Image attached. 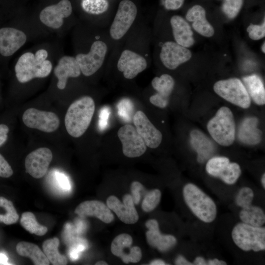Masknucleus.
Wrapping results in <instances>:
<instances>
[{
    "instance_id": "nucleus-1",
    "label": "nucleus",
    "mask_w": 265,
    "mask_h": 265,
    "mask_svg": "<svg viewBox=\"0 0 265 265\" xmlns=\"http://www.w3.org/2000/svg\"><path fill=\"white\" fill-rule=\"evenodd\" d=\"M95 108L93 99L84 96L72 103L64 118L68 133L76 138L82 135L90 125Z\"/></svg>"
},
{
    "instance_id": "nucleus-2",
    "label": "nucleus",
    "mask_w": 265,
    "mask_h": 265,
    "mask_svg": "<svg viewBox=\"0 0 265 265\" xmlns=\"http://www.w3.org/2000/svg\"><path fill=\"white\" fill-rule=\"evenodd\" d=\"M48 52L44 49L38 50L35 54L27 52L18 59L14 70L17 80L26 83L34 78L47 77L52 70V64L47 60Z\"/></svg>"
},
{
    "instance_id": "nucleus-3",
    "label": "nucleus",
    "mask_w": 265,
    "mask_h": 265,
    "mask_svg": "<svg viewBox=\"0 0 265 265\" xmlns=\"http://www.w3.org/2000/svg\"><path fill=\"white\" fill-rule=\"evenodd\" d=\"M185 201L200 220L211 223L215 218L216 206L214 201L195 185L188 183L183 188Z\"/></svg>"
},
{
    "instance_id": "nucleus-4",
    "label": "nucleus",
    "mask_w": 265,
    "mask_h": 265,
    "mask_svg": "<svg viewBox=\"0 0 265 265\" xmlns=\"http://www.w3.org/2000/svg\"><path fill=\"white\" fill-rule=\"evenodd\" d=\"M207 129L212 138L219 144L228 146L235 138V123L231 110L222 106L208 123Z\"/></svg>"
},
{
    "instance_id": "nucleus-5",
    "label": "nucleus",
    "mask_w": 265,
    "mask_h": 265,
    "mask_svg": "<svg viewBox=\"0 0 265 265\" xmlns=\"http://www.w3.org/2000/svg\"><path fill=\"white\" fill-rule=\"evenodd\" d=\"M235 244L245 251L258 252L265 249V228L243 222L238 223L232 231Z\"/></svg>"
},
{
    "instance_id": "nucleus-6",
    "label": "nucleus",
    "mask_w": 265,
    "mask_h": 265,
    "mask_svg": "<svg viewBox=\"0 0 265 265\" xmlns=\"http://www.w3.org/2000/svg\"><path fill=\"white\" fill-rule=\"evenodd\" d=\"M215 92L226 101L244 108L249 107L251 99L242 81L238 78L221 80L213 86Z\"/></svg>"
},
{
    "instance_id": "nucleus-7",
    "label": "nucleus",
    "mask_w": 265,
    "mask_h": 265,
    "mask_svg": "<svg viewBox=\"0 0 265 265\" xmlns=\"http://www.w3.org/2000/svg\"><path fill=\"white\" fill-rule=\"evenodd\" d=\"M137 7L130 0L120 2L117 11L110 28V34L114 40L121 39L128 31L137 15Z\"/></svg>"
},
{
    "instance_id": "nucleus-8",
    "label": "nucleus",
    "mask_w": 265,
    "mask_h": 265,
    "mask_svg": "<svg viewBox=\"0 0 265 265\" xmlns=\"http://www.w3.org/2000/svg\"><path fill=\"white\" fill-rule=\"evenodd\" d=\"M22 119L27 127L46 132L55 131L60 125L59 118L54 113L35 108L27 109L23 114Z\"/></svg>"
},
{
    "instance_id": "nucleus-9",
    "label": "nucleus",
    "mask_w": 265,
    "mask_h": 265,
    "mask_svg": "<svg viewBox=\"0 0 265 265\" xmlns=\"http://www.w3.org/2000/svg\"><path fill=\"white\" fill-rule=\"evenodd\" d=\"M106 52V45L102 41H96L92 44L88 53L77 55L81 72L85 76L95 73L102 66Z\"/></svg>"
},
{
    "instance_id": "nucleus-10",
    "label": "nucleus",
    "mask_w": 265,
    "mask_h": 265,
    "mask_svg": "<svg viewBox=\"0 0 265 265\" xmlns=\"http://www.w3.org/2000/svg\"><path fill=\"white\" fill-rule=\"evenodd\" d=\"M122 144L124 155L129 158L142 156L146 151L147 146L135 128L130 124L121 127L117 132Z\"/></svg>"
},
{
    "instance_id": "nucleus-11",
    "label": "nucleus",
    "mask_w": 265,
    "mask_h": 265,
    "mask_svg": "<svg viewBox=\"0 0 265 265\" xmlns=\"http://www.w3.org/2000/svg\"><path fill=\"white\" fill-rule=\"evenodd\" d=\"M52 159L53 154L50 149L38 148L26 157L25 161L26 172L34 178H41L47 173Z\"/></svg>"
},
{
    "instance_id": "nucleus-12",
    "label": "nucleus",
    "mask_w": 265,
    "mask_h": 265,
    "mask_svg": "<svg viewBox=\"0 0 265 265\" xmlns=\"http://www.w3.org/2000/svg\"><path fill=\"white\" fill-rule=\"evenodd\" d=\"M135 129L143 139L146 145L151 148H156L160 144L162 135L151 122L142 111H137L133 117Z\"/></svg>"
},
{
    "instance_id": "nucleus-13",
    "label": "nucleus",
    "mask_w": 265,
    "mask_h": 265,
    "mask_svg": "<svg viewBox=\"0 0 265 265\" xmlns=\"http://www.w3.org/2000/svg\"><path fill=\"white\" fill-rule=\"evenodd\" d=\"M72 7L68 0H62L57 4L46 7L40 13L39 18L45 25L57 29L63 23V18L68 17L72 13Z\"/></svg>"
},
{
    "instance_id": "nucleus-14",
    "label": "nucleus",
    "mask_w": 265,
    "mask_h": 265,
    "mask_svg": "<svg viewBox=\"0 0 265 265\" xmlns=\"http://www.w3.org/2000/svg\"><path fill=\"white\" fill-rule=\"evenodd\" d=\"M191 55V52L186 48L177 43L168 41L162 46L160 58L165 67L174 70L189 60Z\"/></svg>"
},
{
    "instance_id": "nucleus-15",
    "label": "nucleus",
    "mask_w": 265,
    "mask_h": 265,
    "mask_svg": "<svg viewBox=\"0 0 265 265\" xmlns=\"http://www.w3.org/2000/svg\"><path fill=\"white\" fill-rule=\"evenodd\" d=\"M106 205L126 224H134L138 220L139 216L130 194L123 196V203L116 196H110L106 200Z\"/></svg>"
},
{
    "instance_id": "nucleus-16",
    "label": "nucleus",
    "mask_w": 265,
    "mask_h": 265,
    "mask_svg": "<svg viewBox=\"0 0 265 265\" xmlns=\"http://www.w3.org/2000/svg\"><path fill=\"white\" fill-rule=\"evenodd\" d=\"M117 68L127 79H132L147 67L146 59L138 53L129 50H124L118 61Z\"/></svg>"
},
{
    "instance_id": "nucleus-17",
    "label": "nucleus",
    "mask_w": 265,
    "mask_h": 265,
    "mask_svg": "<svg viewBox=\"0 0 265 265\" xmlns=\"http://www.w3.org/2000/svg\"><path fill=\"white\" fill-rule=\"evenodd\" d=\"M26 40L25 33L11 27L0 28V54L4 57L13 55Z\"/></svg>"
},
{
    "instance_id": "nucleus-18",
    "label": "nucleus",
    "mask_w": 265,
    "mask_h": 265,
    "mask_svg": "<svg viewBox=\"0 0 265 265\" xmlns=\"http://www.w3.org/2000/svg\"><path fill=\"white\" fill-rule=\"evenodd\" d=\"M174 84V79L168 74H163L159 77L154 78L152 81V85L157 93L150 97V103L160 108L165 107L168 104L169 96L173 89Z\"/></svg>"
},
{
    "instance_id": "nucleus-19",
    "label": "nucleus",
    "mask_w": 265,
    "mask_h": 265,
    "mask_svg": "<svg viewBox=\"0 0 265 265\" xmlns=\"http://www.w3.org/2000/svg\"><path fill=\"white\" fill-rule=\"evenodd\" d=\"M145 226L148 229L146 233L147 241L151 246L157 248L161 252H165L176 244L177 239L175 237L160 233L159 224L156 220H148Z\"/></svg>"
},
{
    "instance_id": "nucleus-20",
    "label": "nucleus",
    "mask_w": 265,
    "mask_h": 265,
    "mask_svg": "<svg viewBox=\"0 0 265 265\" xmlns=\"http://www.w3.org/2000/svg\"><path fill=\"white\" fill-rule=\"evenodd\" d=\"M75 213L82 217L95 216L106 223L111 222L114 219L113 214L107 206L98 200L81 203L76 208Z\"/></svg>"
},
{
    "instance_id": "nucleus-21",
    "label": "nucleus",
    "mask_w": 265,
    "mask_h": 265,
    "mask_svg": "<svg viewBox=\"0 0 265 265\" xmlns=\"http://www.w3.org/2000/svg\"><path fill=\"white\" fill-rule=\"evenodd\" d=\"M80 73V69L76 57L70 56L62 57L54 69V74L58 79L57 87L59 89H64L68 78L78 77Z\"/></svg>"
},
{
    "instance_id": "nucleus-22",
    "label": "nucleus",
    "mask_w": 265,
    "mask_h": 265,
    "mask_svg": "<svg viewBox=\"0 0 265 265\" xmlns=\"http://www.w3.org/2000/svg\"><path fill=\"white\" fill-rule=\"evenodd\" d=\"M186 19L192 22V27L198 33L206 37H211L214 33L212 26L206 18L205 9L200 5H195L189 9L186 14Z\"/></svg>"
},
{
    "instance_id": "nucleus-23",
    "label": "nucleus",
    "mask_w": 265,
    "mask_h": 265,
    "mask_svg": "<svg viewBox=\"0 0 265 265\" xmlns=\"http://www.w3.org/2000/svg\"><path fill=\"white\" fill-rule=\"evenodd\" d=\"M173 35L176 43L184 47L193 45V32L188 23L181 16L174 15L170 19Z\"/></svg>"
},
{
    "instance_id": "nucleus-24",
    "label": "nucleus",
    "mask_w": 265,
    "mask_h": 265,
    "mask_svg": "<svg viewBox=\"0 0 265 265\" xmlns=\"http://www.w3.org/2000/svg\"><path fill=\"white\" fill-rule=\"evenodd\" d=\"M190 136V143L198 155V161L199 163L204 162L215 151L213 142L205 134L197 130H192Z\"/></svg>"
},
{
    "instance_id": "nucleus-25",
    "label": "nucleus",
    "mask_w": 265,
    "mask_h": 265,
    "mask_svg": "<svg viewBox=\"0 0 265 265\" xmlns=\"http://www.w3.org/2000/svg\"><path fill=\"white\" fill-rule=\"evenodd\" d=\"M258 122L256 117L246 118L242 121L238 131V137L240 141L249 145L260 142L262 132L257 128Z\"/></svg>"
},
{
    "instance_id": "nucleus-26",
    "label": "nucleus",
    "mask_w": 265,
    "mask_h": 265,
    "mask_svg": "<svg viewBox=\"0 0 265 265\" xmlns=\"http://www.w3.org/2000/svg\"><path fill=\"white\" fill-rule=\"evenodd\" d=\"M206 169L209 175L219 178L223 182H225L233 173L234 163L230 162L227 157H214L207 161Z\"/></svg>"
},
{
    "instance_id": "nucleus-27",
    "label": "nucleus",
    "mask_w": 265,
    "mask_h": 265,
    "mask_svg": "<svg viewBox=\"0 0 265 265\" xmlns=\"http://www.w3.org/2000/svg\"><path fill=\"white\" fill-rule=\"evenodd\" d=\"M19 255L31 259L35 265H48L50 261L40 248L36 244L26 241H21L16 245Z\"/></svg>"
},
{
    "instance_id": "nucleus-28",
    "label": "nucleus",
    "mask_w": 265,
    "mask_h": 265,
    "mask_svg": "<svg viewBox=\"0 0 265 265\" xmlns=\"http://www.w3.org/2000/svg\"><path fill=\"white\" fill-rule=\"evenodd\" d=\"M244 86L250 98L258 105L265 103V90L262 80L256 75L243 78Z\"/></svg>"
},
{
    "instance_id": "nucleus-29",
    "label": "nucleus",
    "mask_w": 265,
    "mask_h": 265,
    "mask_svg": "<svg viewBox=\"0 0 265 265\" xmlns=\"http://www.w3.org/2000/svg\"><path fill=\"white\" fill-rule=\"evenodd\" d=\"M239 216L242 222L255 227H261L265 223V215L259 207L250 205L242 208Z\"/></svg>"
},
{
    "instance_id": "nucleus-30",
    "label": "nucleus",
    "mask_w": 265,
    "mask_h": 265,
    "mask_svg": "<svg viewBox=\"0 0 265 265\" xmlns=\"http://www.w3.org/2000/svg\"><path fill=\"white\" fill-rule=\"evenodd\" d=\"M59 240L54 237L45 240L42 247L49 261L53 265H65L67 264L66 257L58 251Z\"/></svg>"
},
{
    "instance_id": "nucleus-31",
    "label": "nucleus",
    "mask_w": 265,
    "mask_h": 265,
    "mask_svg": "<svg viewBox=\"0 0 265 265\" xmlns=\"http://www.w3.org/2000/svg\"><path fill=\"white\" fill-rule=\"evenodd\" d=\"M132 243V237L128 234H121L116 237L111 245V252L115 256L120 257L123 262L129 263L128 255L126 248L131 247Z\"/></svg>"
},
{
    "instance_id": "nucleus-32",
    "label": "nucleus",
    "mask_w": 265,
    "mask_h": 265,
    "mask_svg": "<svg viewBox=\"0 0 265 265\" xmlns=\"http://www.w3.org/2000/svg\"><path fill=\"white\" fill-rule=\"evenodd\" d=\"M20 223L29 233L37 236H43L48 231L47 227L39 224L37 222L34 214L30 212L22 213Z\"/></svg>"
},
{
    "instance_id": "nucleus-33",
    "label": "nucleus",
    "mask_w": 265,
    "mask_h": 265,
    "mask_svg": "<svg viewBox=\"0 0 265 265\" xmlns=\"http://www.w3.org/2000/svg\"><path fill=\"white\" fill-rule=\"evenodd\" d=\"M0 207L5 210L4 214H0V222L6 225H11L17 222L19 215L12 202L6 198L0 196Z\"/></svg>"
},
{
    "instance_id": "nucleus-34",
    "label": "nucleus",
    "mask_w": 265,
    "mask_h": 265,
    "mask_svg": "<svg viewBox=\"0 0 265 265\" xmlns=\"http://www.w3.org/2000/svg\"><path fill=\"white\" fill-rule=\"evenodd\" d=\"M81 5L86 12L94 15L105 12L109 6L107 0H82Z\"/></svg>"
},
{
    "instance_id": "nucleus-35",
    "label": "nucleus",
    "mask_w": 265,
    "mask_h": 265,
    "mask_svg": "<svg viewBox=\"0 0 265 265\" xmlns=\"http://www.w3.org/2000/svg\"><path fill=\"white\" fill-rule=\"evenodd\" d=\"M161 198V192L158 189L148 192L142 203V208L146 212L154 210L159 204Z\"/></svg>"
},
{
    "instance_id": "nucleus-36",
    "label": "nucleus",
    "mask_w": 265,
    "mask_h": 265,
    "mask_svg": "<svg viewBox=\"0 0 265 265\" xmlns=\"http://www.w3.org/2000/svg\"><path fill=\"white\" fill-rule=\"evenodd\" d=\"M243 3V0H224L222 11L229 18L233 19L238 14Z\"/></svg>"
},
{
    "instance_id": "nucleus-37",
    "label": "nucleus",
    "mask_w": 265,
    "mask_h": 265,
    "mask_svg": "<svg viewBox=\"0 0 265 265\" xmlns=\"http://www.w3.org/2000/svg\"><path fill=\"white\" fill-rule=\"evenodd\" d=\"M254 196L252 189L248 187L241 188L236 197V203L239 207L244 208L252 204Z\"/></svg>"
},
{
    "instance_id": "nucleus-38",
    "label": "nucleus",
    "mask_w": 265,
    "mask_h": 265,
    "mask_svg": "<svg viewBox=\"0 0 265 265\" xmlns=\"http://www.w3.org/2000/svg\"><path fill=\"white\" fill-rule=\"evenodd\" d=\"M249 37L254 40L261 39L265 36V22L261 25L251 24L247 28Z\"/></svg>"
},
{
    "instance_id": "nucleus-39",
    "label": "nucleus",
    "mask_w": 265,
    "mask_h": 265,
    "mask_svg": "<svg viewBox=\"0 0 265 265\" xmlns=\"http://www.w3.org/2000/svg\"><path fill=\"white\" fill-rule=\"evenodd\" d=\"M55 183L57 188L62 191L68 192L71 189V185L68 178L63 173L56 172Z\"/></svg>"
},
{
    "instance_id": "nucleus-40",
    "label": "nucleus",
    "mask_w": 265,
    "mask_h": 265,
    "mask_svg": "<svg viewBox=\"0 0 265 265\" xmlns=\"http://www.w3.org/2000/svg\"><path fill=\"white\" fill-rule=\"evenodd\" d=\"M13 174V171L11 166L0 153V177L7 178L11 177Z\"/></svg>"
},
{
    "instance_id": "nucleus-41",
    "label": "nucleus",
    "mask_w": 265,
    "mask_h": 265,
    "mask_svg": "<svg viewBox=\"0 0 265 265\" xmlns=\"http://www.w3.org/2000/svg\"><path fill=\"white\" fill-rule=\"evenodd\" d=\"M143 189L142 185L137 181L133 182L131 185L132 197L134 204L137 205L140 200V192Z\"/></svg>"
},
{
    "instance_id": "nucleus-42",
    "label": "nucleus",
    "mask_w": 265,
    "mask_h": 265,
    "mask_svg": "<svg viewBox=\"0 0 265 265\" xmlns=\"http://www.w3.org/2000/svg\"><path fill=\"white\" fill-rule=\"evenodd\" d=\"M85 249V244L83 243H78L72 247L69 251V256L73 260H76L78 259L81 252Z\"/></svg>"
},
{
    "instance_id": "nucleus-43",
    "label": "nucleus",
    "mask_w": 265,
    "mask_h": 265,
    "mask_svg": "<svg viewBox=\"0 0 265 265\" xmlns=\"http://www.w3.org/2000/svg\"><path fill=\"white\" fill-rule=\"evenodd\" d=\"M9 131L10 129L7 125L0 123V148L7 141Z\"/></svg>"
},
{
    "instance_id": "nucleus-44",
    "label": "nucleus",
    "mask_w": 265,
    "mask_h": 265,
    "mask_svg": "<svg viewBox=\"0 0 265 265\" xmlns=\"http://www.w3.org/2000/svg\"><path fill=\"white\" fill-rule=\"evenodd\" d=\"M184 1L185 0H165L164 6L168 10H177L183 5Z\"/></svg>"
},
{
    "instance_id": "nucleus-45",
    "label": "nucleus",
    "mask_w": 265,
    "mask_h": 265,
    "mask_svg": "<svg viewBox=\"0 0 265 265\" xmlns=\"http://www.w3.org/2000/svg\"><path fill=\"white\" fill-rule=\"evenodd\" d=\"M175 264L178 265H192L193 263L186 260L183 256L179 255L175 261Z\"/></svg>"
},
{
    "instance_id": "nucleus-46",
    "label": "nucleus",
    "mask_w": 265,
    "mask_h": 265,
    "mask_svg": "<svg viewBox=\"0 0 265 265\" xmlns=\"http://www.w3.org/2000/svg\"><path fill=\"white\" fill-rule=\"evenodd\" d=\"M207 265H227V263L224 261L219 260L217 259H214L212 260H209L207 262Z\"/></svg>"
},
{
    "instance_id": "nucleus-47",
    "label": "nucleus",
    "mask_w": 265,
    "mask_h": 265,
    "mask_svg": "<svg viewBox=\"0 0 265 265\" xmlns=\"http://www.w3.org/2000/svg\"><path fill=\"white\" fill-rule=\"evenodd\" d=\"M193 264L196 265H206L207 262L202 257H197L194 261Z\"/></svg>"
},
{
    "instance_id": "nucleus-48",
    "label": "nucleus",
    "mask_w": 265,
    "mask_h": 265,
    "mask_svg": "<svg viewBox=\"0 0 265 265\" xmlns=\"http://www.w3.org/2000/svg\"><path fill=\"white\" fill-rule=\"evenodd\" d=\"M8 258L6 255L3 253L0 254V265H7Z\"/></svg>"
},
{
    "instance_id": "nucleus-49",
    "label": "nucleus",
    "mask_w": 265,
    "mask_h": 265,
    "mask_svg": "<svg viewBox=\"0 0 265 265\" xmlns=\"http://www.w3.org/2000/svg\"><path fill=\"white\" fill-rule=\"evenodd\" d=\"M150 265H166L165 263L161 260H155L151 262Z\"/></svg>"
},
{
    "instance_id": "nucleus-50",
    "label": "nucleus",
    "mask_w": 265,
    "mask_h": 265,
    "mask_svg": "<svg viewBox=\"0 0 265 265\" xmlns=\"http://www.w3.org/2000/svg\"><path fill=\"white\" fill-rule=\"evenodd\" d=\"M261 182H262V186L264 188H265V173L262 176Z\"/></svg>"
},
{
    "instance_id": "nucleus-51",
    "label": "nucleus",
    "mask_w": 265,
    "mask_h": 265,
    "mask_svg": "<svg viewBox=\"0 0 265 265\" xmlns=\"http://www.w3.org/2000/svg\"><path fill=\"white\" fill-rule=\"evenodd\" d=\"M96 265H107L108 264H107L106 262L103 261H100L97 262L96 264Z\"/></svg>"
},
{
    "instance_id": "nucleus-52",
    "label": "nucleus",
    "mask_w": 265,
    "mask_h": 265,
    "mask_svg": "<svg viewBox=\"0 0 265 265\" xmlns=\"http://www.w3.org/2000/svg\"><path fill=\"white\" fill-rule=\"evenodd\" d=\"M265 42L264 43L262 47V52L265 53Z\"/></svg>"
}]
</instances>
